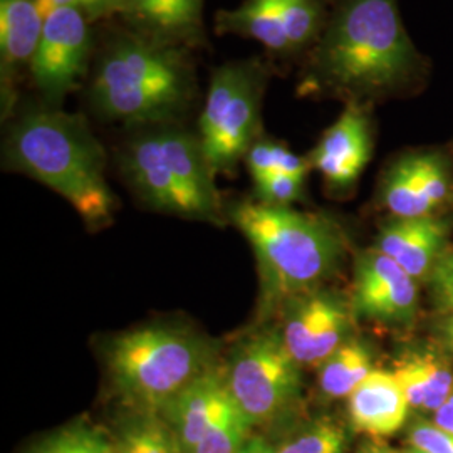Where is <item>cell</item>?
Returning a JSON list of instances; mask_svg holds the SVG:
<instances>
[{
    "label": "cell",
    "mask_w": 453,
    "mask_h": 453,
    "mask_svg": "<svg viewBox=\"0 0 453 453\" xmlns=\"http://www.w3.org/2000/svg\"><path fill=\"white\" fill-rule=\"evenodd\" d=\"M432 65L408 34L398 0H334L304 54L297 95L363 108L425 91Z\"/></svg>",
    "instance_id": "1"
},
{
    "label": "cell",
    "mask_w": 453,
    "mask_h": 453,
    "mask_svg": "<svg viewBox=\"0 0 453 453\" xmlns=\"http://www.w3.org/2000/svg\"><path fill=\"white\" fill-rule=\"evenodd\" d=\"M7 165L61 195L91 226L113 219L106 155L81 116L58 108L24 114L7 142Z\"/></svg>",
    "instance_id": "2"
},
{
    "label": "cell",
    "mask_w": 453,
    "mask_h": 453,
    "mask_svg": "<svg viewBox=\"0 0 453 453\" xmlns=\"http://www.w3.org/2000/svg\"><path fill=\"white\" fill-rule=\"evenodd\" d=\"M187 49L160 46L136 34L116 35L97 61L91 104L99 116L127 125L172 121L196 93Z\"/></svg>",
    "instance_id": "3"
},
{
    "label": "cell",
    "mask_w": 453,
    "mask_h": 453,
    "mask_svg": "<svg viewBox=\"0 0 453 453\" xmlns=\"http://www.w3.org/2000/svg\"><path fill=\"white\" fill-rule=\"evenodd\" d=\"M230 217L259 264L262 314L314 291L338 267L342 235L321 215L242 202L232 207Z\"/></svg>",
    "instance_id": "4"
},
{
    "label": "cell",
    "mask_w": 453,
    "mask_h": 453,
    "mask_svg": "<svg viewBox=\"0 0 453 453\" xmlns=\"http://www.w3.org/2000/svg\"><path fill=\"white\" fill-rule=\"evenodd\" d=\"M106 365L131 410L162 411L180 391L219 366L217 346L188 327L155 324L111 340Z\"/></svg>",
    "instance_id": "5"
},
{
    "label": "cell",
    "mask_w": 453,
    "mask_h": 453,
    "mask_svg": "<svg viewBox=\"0 0 453 453\" xmlns=\"http://www.w3.org/2000/svg\"><path fill=\"white\" fill-rule=\"evenodd\" d=\"M267 80L269 71L259 59L235 61L213 71L198 138L215 175L234 170L257 142Z\"/></svg>",
    "instance_id": "6"
},
{
    "label": "cell",
    "mask_w": 453,
    "mask_h": 453,
    "mask_svg": "<svg viewBox=\"0 0 453 453\" xmlns=\"http://www.w3.org/2000/svg\"><path fill=\"white\" fill-rule=\"evenodd\" d=\"M230 396L252 426L279 420L301 393V365L279 333L260 331L243 340L226 366Z\"/></svg>",
    "instance_id": "7"
},
{
    "label": "cell",
    "mask_w": 453,
    "mask_h": 453,
    "mask_svg": "<svg viewBox=\"0 0 453 453\" xmlns=\"http://www.w3.org/2000/svg\"><path fill=\"white\" fill-rule=\"evenodd\" d=\"M91 50L88 17L73 7H59L44 19L34 54L31 76L49 108H58L76 88Z\"/></svg>",
    "instance_id": "8"
},
{
    "label": "cell",
    "mask_w": 453,
    "mask_h": 453,
    "mask_svg": "<svg viewBox=\"0 0 453 453\" xmlns=\"http://www.w3.org/2000/svg\"><path fill=\"white\" fill-rule=\"evenodd\" d=\"M353 314L338 296L314 289L286 303L279 334L301 366H321L348 341Z\"/></svg>",
    "instance_id": "9"
},
{
    "label": "cell",
    "mask_w": 453,
    "mask_h": 453,
    "mask_svg": "<svg viewBox=\"0 0 453 453\" xmlns=\"http://www.w3.org/2000/svg\"><path fill=\"white\" fill-rule=\"evenodd\" d=\"M380 200L396 219L438 215L453 200L452 166L440 151L402 155L383 173Z\"/></svg>",
    "instance_id": "10"
},
{
    "label": "cell",
    "mask_w": 453,
    "mask_h": 453,
    "mask_svg": "<svg viewBox=\"0 0 453 453\" xmlns=\"http://www.w3.org/2000/svg\"><path fill=\"white\" fill-rule=\"evenodd\" d=\"M351 309L380 323H411L418 311V288L411 275L376 247L357 256Z\"/></svg>",
    "instance_id": "11"
},
{
    "label": "cell",
    "mask_w": 453,
    "mask_h": 453,
    "mask_svg": "<svg viewBox=\"0 0 453 453\" xmlns=\"http://www.w3.org/2000/svg\"><path fill=\"white\" fill-rule=\"evenodd\" d=\"M372 155V110L348 104L324 131L308 160L331 190L346 192L357 185Z\"/></svg>",
    "instance_id": "12"
},
{
    "label": "cell",
    "mask_w": 453,
    "mask_h": 453,
    "mask_svg": "<svg viewBox=\"0 0 453 453\" xmlns=\"http://www.w3.org/2000/svg\"><path fill=\"white\" fill-rule=\"evenodd\" d=\"M118 16L130 33L160 46H205L203 0H121Z\"/></svg>",
    "instance_id": "13"
},
{
    "label": "cell",
    "mask_w": 453,
    "mask_h": 453,
    "mask_svg": "<svg viewBox=\"0 0 453 453\" xmlns=\"http://www.w3.org/2000/svg\"><path fill=\"white\" fill-rule=\"evenodd\" d=\"M123 170L133 190L151 209L196 219L190 198L163 155L158 133L142 134L131 142L123 155Z\"/></svg>",
    "instance_id": "14"
},
{
    "label": "cell",
    "mask_w": 453,
    "mask_h": 453,
    "mask_svg": "<svg viewBox=\"0 0 453 453\" xmlns=\"http://www.w3.org/2000/svg\"><path fill=\"white\" fill-rule=\"evenodd\" d=\"M44 19L35 0H0V80L4 116L14 108L17 81L31 69Z\"/></svg>",
    "instance_id": "15"
},
{
    "label": "cell",
    "mask_w": 453,
    "mask_h": 453,
    "mask_svg": "<svg viewBox=\"0 0 453 453\" xmlns=\"http://www.w3.org/2000/svg\"><path fill=\"white\" fill-rule=\"evenodd\" d=\"M163 155L180 187L194 205L196 220L220 224L222 200L213 181V170L205 158L200 138L175 128L157 131Z\"/></svg>",
    "instance_id": "16"
},
{
    "label": "cell",
    "mask_w": 453,
    "mask_h": 453,
    "mask_svg": "<svg viewBox=\"0 0 453 453\" xmlns=\"http://www.w3.org/2000/svg\"><path fill=\"white\" fill-rule=\"evenodd\" d=\"M450 224L438 215L389 220L381 228L376 249L400 264L415 280L430 274L447 242Z\"/></svg>",
    "instance_id": "17"
},
{
    "label": "cell",
    "mask_w": 453,
    "mask_h": 453,
    "mask_svg": "<svg viewBox=\"0 0 453 453\" xmlns=\"http://www.w3.org/2000/svg\"><path fill=\"white\" fill-rule=\"evenodd\" d=\"M408 402L391 372L372 370L348 396V413L353 430L372 438L395 435L405 425Z\"/></svg>",
    "instance_id": "18"
},
{
    "label": "cell",
    "mask_w": 453,
    "mask_h": 453,
    "mask_svg": "<svg viewBox=\"0 0 453 453\" xmlns=\"http://www.w3.org/2000/svg\"><path fill=\"white\" fill-rule=\"evenodd\" d=\"M226 393V368L219 365L180 391L160 411L179 438L181 452L194 453Z\"/></svg>",
    "instance_id": "19"
},
{
    "label": "cell",
    "mask_w": 453,
    "mask_h": 453,
    "mask_svg": "<svg viewBox=\"0 0 453 453\" xmlns=\"http://www.w3.org/2000/svg\"><path fill=\"white\" fill-rule=\"evenodd\" d=\"M215 31L254 39L275 54L291 56L279 0H243L232 11H219Z\"/></svg>",
    "instance_id": "20"
},
{
    "label": "cell",
    "mask_w": 453,
    "mask_h": 453,
    "mask_svg": "<svg viewBox=\"0 0 453 453\" xmlns=\"http://www.w3.org/2000/svg\"><path fill=\"white\" fill-rule=\"evenodd\" d=\"M114 450L116 453H183L173 428L160 411L131 408L118 426Z\"/></svg>",
    "instance_id": "21"
},
{
    "label": "cell",
    "mask_w": 453,
    "mask_h": 453,
    "mask_svg": "<svg viewBox=\"0 0 453 453\" xmlns=\"http://www.w3.org/2000/svg\"><path fill=\"white\" fill-rule=\"evenodd\" d=\"M372 372L370 349L361 341L348 340L319 366V387L327 398H344Z\"/></svg>",
    "instance_id": "22"
},
{
    "label": "cell",
    "mask_w": 453,
    "mask_h": 453,
    "mask_svg": "<svg viewBox=\"0 0 453 453\" xmlns=\"http://www.w3.org/2000/svg\"><path fill=\"white\" fill-rule=\"evenodd\" d=\"M291 56L306 54L323 33L331 12L329 0H279Z\"/></svg>",
    "instance_id": "23"
},
{
    "label": "cell",
    "mask_w": 453,
    "mask_h": 453,
    "mask_svg": "<svg viewBox=\"0 0 453 453\" xmlns=\"http://www.w3.org/2000/svg\"><path fill=\"white\" fill-rule=\"evenodd\" d=\"M252 425L245 418L242 410L230 396L228 388L194 453H237L249 440V430Z\"/></svg>",
    "instance_id": "24"
},
{
    "label": "cell",
    "mask_w": 453,
    "mask_h": 453,
    "mask_svg": "<svg viewBox=\"0 0 453 453\" xmlns=\"http://www.w3.org/2000/svg\"><path fill=\"white\" fill-rule=\"evenodd\" d=\"M245 163L254 180L273 173H286L306 180L311 170L309 160L297 157L289 148L269 140H257L250 146L245 155Z\"/></svg>",
    "instance_id": "25"
},
{
    "label": "cell",
    "mask_w": 453,
    "mask_h": 453,
    "mask_svg": "<svg viewBox=\"0 0 453 453\" xmlns=\"http://www.w3.org/2000/svg\"><path fill=\"white\" fill-rule=\"evenodd\" d=\"M346 435L336 421L323 418L282 441L274 453H342Z\"/></svg>",
    "instance_id": "26"
},
{
    "label": "cell",
    "mask_w": 453,
    "mask_h": 453,
    "mask_svg": "<svg viewBox=\"0 0 453 453\" xmlns=\"http://www.w3.org/2000/svg\"><path fill=\"white\" fill-rule=\"evenodd\" d=\"M33 453H116L114 443L86 425H71L34 447Z\"/></svg>",
    "instance_id": "27"
},
{
    "label": "cell",
    "mask_w": 453,
    "mask_h": 453,
    "mask_svg": "<svg viewBox=\"0 0 453 453\" xmlns=\"http://www.w3.org/2000/svg\"><path fill=\"white\" fill-rule=\"evenodd\" d=\"M418 365L421 380L426 387V405L425 410L437 411L447 403L453 393V372L449 366L430 353H413Z\"/></svg>",
    "instance_id": "28"
},
{
    "label": "cell",
    "mask_w": 453,
    "mask_h": 453,
    "mask_svg": "<svg viewBox=\"0 0 453 453\" xmlns=\"http://www.w3.org/2000/svg\"><path fill=\"white\" fill-rule=\"evenodd\" d=\"M254 183L260 203L274 207H289L291 203L303 198L306 180L286 173H273L254 180Z\"/></svg>",
    "instance_id": "29"
},
{
    "label": "cell",
    "mask_w": 453,
    "mask_h": 453,
    "mask_svg": "<svg viewBox=\"0 0 453 453\" xmlns=\"http://www.w3.org/2000/svg\"><path fill=\"white\" fill-rule=\"evenodd\" d=\"M395 378L398 380L400 387L405 393L406 402L411 408H421L425 410L426 405V387L421 380V372L418 370V365L415 361L413 355H408L402 361L396 363L393 370Z\"/></svg>",
    "instance_id": "30"
},
{
    "label": "cell",
    "mask_w": 453,
    "mask_h": 453,
    "mask_svg": "<svg viewBox=\"0 0 453 453\" xmlns=\"http://www.w3.org/2000/svg\"><path fill=\"white\" fill-rule=\"evenodd\" d=\"M121 0H35V5L42 19L50 16L59 7H73L78 9L88 19L118 14Z\"/></svg>",
    "instance_id": "31"
},
{
    "label": "cell",
    "mask_w": 453,
    "mask_h": 453,
    "mask_svg": "<svg viewBox=\"0 0 453 453\" xmlns=\"http://www.w3.org/2000/svg\"><path fill=\"white\" fill-rule=\"evenodd\" d=\"M408 440L413 449L426 453H453V434L445 432L435 423L421 421L411 430Z\"/></svg>",
    "instance_id": "32"
},
{
    "label": "cell",
    "mask_w": 453,
    "mask_h": 453,
    "mask_svg": "<svg viewBox=\"0 0 453 453\" xmlns=\"http://www.w3.org/2000/svg\"><path fill=\"white\" fill-rule=\"evenodd\" d=\"M434 286H453V254L441 256L432 271Z\"/></svg>",
    "instance_id": "33"
},
{
    "label": "cell",
    "mask_w": 453,
    "mask_h": 453,
    "mask_svg": "<svg viewBox=\"0 0 453 453\" xmlns=\"http://www.w3.org/2000/svg\"><path fill=\"white\" fill-rule=\"evenodd\" d=\"M237 453H274V447H271L264 438L250 437Z\"/></svg>",
    "instance_id": "34"
},
{
    "label": "cell",
    "mask_w": 453,
    "mask_h": 453,
    "mask_svg": "<svg viewBox=\"0 0 453 453\" xmlns=\"http://www.w3.org/2000/svg\"><path fill=\"white\" fill-rule=\"evenodd\" d=\"M435 425L443 428L445 432L453 434V408L452 406L443 405L435 411Z\"/></svg>",
    "instance_id": "35"
},
{
    "label": "cell",
    "mask_w": 453,
    "mask_h": 453,
    "mask_svg": "<svg viewBox=\"0 0 453 453\" xmlns=\"http://www.w3.org/2000/svg\"><path fill=\"white\" fill-rule=\"evenodd\" d=\"M357 453H400L396 450H393L388 445L381 443V441H370V443H365L359 452Z\"/></svg>",
    "instance_id": "36"
},
{
    "label": "cell",
    "mask_w": 453,
    "mask_h": 453,
    "mask_svg": "<svg viewBox=\"0 0 453 453\" xmlns=\"http://www.w3.org/2000/svg\"><path fill=\"white\" fill-rule=\"evenodd\" d=\"M437 297L445 304V308L453 311V286H435Z\"/></svg>",
    "instance_id": "37"
},
{
    "label": "cell",
    "mask_w": 453,
    "mask_h": 453,
    "mask_svg": "<svg viewBox=\"0 0 453 453\" xmlns=\"http://www.w3.org/2000/svg\"><path fill=\"white\" fill-rule=\"evenodd\" d=\"M441 331H443V340L447 342V346H449V349L452 351L453 355V314L443 323Z\"/></svg>",
    "instance_id": "38"
},
{
    "label": "cell",
    "mask_w": 453,
    "mask_h": 453,
    "mask_svg": "<svg viewBox=\"0 0 453 453\" xmlns=\"http://www.w3.org/2000/svg\"><path fill=\"white\" fill-rule=\"evenodd\" d=\"M405 453H426V452H423V450H418V449H413V447H411V449H410V450H408V452H405Z\"/></svg>",
    "instance_id": "39"
}]
</instances>
